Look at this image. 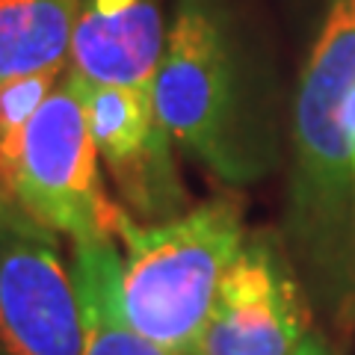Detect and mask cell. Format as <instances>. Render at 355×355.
<instances>
[{"label": "cell", "instance_id": "1", "mask_svg": "<svg viewBox=\"0 0 355 355\" xmlns=\"http://www.w3.org/2000/svg\"><path fill=\"white\" fill-rule=\"evenodd\" d=\"M355 86V0H329L299 77L284 246L329 340L355 338V202L347 98Z\"/></svg>", "mask_w": 355, "mask_h": 355}, {"label": "cell", "instance_id": "2", "mask_svg": "<svg viewBox=\"0 0 355 355\" xmlns=\"http://www.w3.org/2000/svg\"><path fill=\"white\" fill-rule=\"evenodd\" d=\"M154 104L175 146L228 187L263 181L282 160L272 71L231 0H175Z\"/></svg>", "mask_w": 355, "mask_h": 355}, {"label": "cell", "instance_id": "3", "mask_svg": "<svg viewBox=\"0 0 355 355\" xmlns=\"http://www.w3.org/2000/svg\"><path fill=\"white\" fill-rule=\"evenodd\" d=\"M243 202L216 196L166 222H116L130 326L166 355H198L228 266L246 240Z\"/></svg>", "mask_w": 355, "mask_h": 355}, {"label": "cell", "instance_id": "4", "mask_svg": "<svg viewBox=\"0 0 355 355\" xmlns=\"http://www.w3.org/2000/svg\"><path fill=\"white\" fill-rule=\"evenodd\" d=\"M98 157L80 80L69 71L24 130L12 184L15 202L36 225L74 243L116 237L121 207L104 193Z\"/></svg>", "mask_w": 355, "mask_h": 355}, {"label": "cell", "instance_id": "5", "mask_svg": "<svg viewBox=\"0 0 355 355\" xmlns=\"http://www.w3.org/2000/svg\"><path fill=\"white\" fill-rule=\"evenodd\" d=\"M311 320L284 237L249 231L219 284L198 355H296Z\"/></svg>", "mask_w": 355, "mask_h": 355}, {"label": "cell", "instance_id": "6", "mask_svg": "<svg viewBox=\"0 0 355 355\" xmlns=\"http://www.w3.org/2000/svg\"><path fill=\"white\" fill-rule=\"evenodd\" d=\"M98 154L139 222H166L184 214L187 190L172 157V137L157 116L154 95L92 83L77 74Z\"/></svg>", "mask_w": 355, "mask_h": 355}, {"label": "cell", "instance_id": "7", "mask_svg": "<svg viewBox=\"0 0 355 355\" xmlns=\"http://www.w3.org/2000/svg\"><path fill=\"white\" fill-rule=\"evenodd\" d=\"M74 275L48 231H0V355H83Z\"/></svg>", "mask_w": 355, "mask_h": 355}, {"label": "cell", "instance_id": "8", "mask_svg": "<svg viewBox=\"0 0 355 355\" xmlns=\"http://www.w3.org/2000/svg\"><path fill=\"white\" fill-rule=\"evenodd\" d=\"M166 33L160 0H80L71 71L92 83L154 95Z\"/></svg>", "mask_w": 355, "mask_h": 355}, {"label": "cell", "instance_id": "9", "mask_svg": "<svg viewBox=\"0 0 355 355\" xmlns=\"http://www.w3.org/2000/svg\"><path fill=\"white\" fill-rule=\"evenodd\" d=\"M71 275L83 311V355H166L130 326L125 311V266L113 240L74 243Z\"/></svg>", "mask_w": 355, "mask_h": 355}, {"label": "cell", "instance_id": "10", "mask_svg": "<svg viewBox=\"0 0 355 355\" xmlns=\"http://www.w3.org/2000/svg\"><path fill=\"white\" fill-rule=\"evenodd\" d=\"M80 0H0V83L57 71L71 57Z\"/></svg>", "mask_w": 355, "mask_h": 355}, {"label": "cell", "instance_id": "11", "mask_svg": "<svg viewBox=\"0 0 355 355\" xmlns=\"http://www.w3.org/2000/svg\"><path fill=\"white\" fill-rule=\"evenodd\" d=\"M57 80H60V69L12 77V80L0 83V187L9 196H12V184H15V166H18L24 130L30 119L36 116V110L57 89Z\"/></svg>", "mask_w": 355, "mask_h": 355}, {"label": "cell", "instance_id": "12", "mask_svg": "<svg viewBox=\"0 0 355 355\" xmlns=\"http://www.w3.org/2000/svg\"><path fill=\"white\" fill-rule=\"evenodd\" d=\"M3 228H12V231H44L42 225H36L24 210H21V205L15 202L12 196H9L3 187H0V231ZM51 234V231H48Z\"/></svg>", "mask_w": 355, "mask_h": 355}, {"label": "cell", "instance_id": "13", "mask_svg": "<svg viewBox=\"0 0 355 355\" xmlns=\"http://www.w3.org/2000/svg\"><path fill=\"white\" fill-rule=\"evenodd\" d=\"M296 355H340V352H338V347L326 335H320V331L311 329L308 335H305V340L299 343Z\"/></svg>", "mask_w": 355, "mask_h": 355}, {"label": "cell", "instance_id": "14", "mask_svg": "<svg viewBox=\"0 0 355 355\" xmlns=\"http://www.w3.org/2000/svg\"><path fill=\"white\" fill-rule=\"evenodd\" d=\"M347 139H349V166H352V202H355V86L347 98Z\"/></svg>", "mask_w": 355, "mask_h": 355}]
</instances>
